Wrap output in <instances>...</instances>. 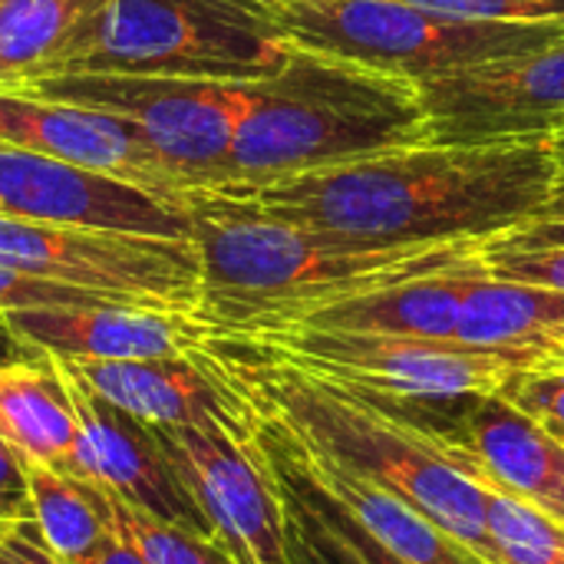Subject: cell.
<instances>
[{
    "mask_svg": "<svg viewBox=\"0 0 564 564\" xmlns=\"http://www.w3.org/2000/svg\"><path fill=\"white\" fill-rule=\"evenodd\" d=\"M0 264L175 314H195L202 297V258L192 238L0 218Z\"/></svg>",
    "mask_w": 564,
    "mask_h": 564,
    "instance_id": "cell-6",
    "label": "cell"
},
{
    "mask_svg": "<svg viewBox=\"0 0 564 564\" xmlns=\"http://www.w3.org/2000/svg\"><path fill=\"white\" fill-rule=\"evenodd\" d=\"M486 274L499 281L535 284L564 294V245H509L502 238H489L482 245Z\"/></svg>",
    "mask_w": 564,
    "mask_h": 564,
    "instance_id": "cell-27",
    "label": "cell"
},
{
    "mask_svg": "<svg viewBox=\"0 0 564 564\" xmlns=\"http://www.w3.org/2000/svg\"><path fill=\"white\" fill-rule=\"evenodd\" d=\"M3 324L53 360H155L192 354L205 324L192 314L135 307V304H73V307H33L0 314Z\"/></svg>",
    "mask_w": 564,
    "mask_h": 564,
    "instance_id": "cell-17",
    "label": "cell"
},
{
    "mask_svg": "<svg viewBox=\"0 0 564 564\" xmlns=\"http://www.w3.org/2000/svg\"><path fill=\"white\" fill-rule=\"evenodd\" d=\"M251 440H254L261 459H264V463H268V466H271V469H274V473H278V476H281V479H284V482H288V486H291V489H294V492H297V496H301V499H304V502H307L334 532H337V539L360 558V564H410L406 558L393 555L387 545H380L370 532H364V529H360L344 509H337L327 496H321L314 486H307V482H304V479H301V476H297V473H294L268 443H261L258 436H251Z\"/></svg>",
    "mask_w": 564,
    "mask_h": 564,
    "instance_id": "cell-26",
    "label": "cell"
},
{
    "mask_svg": "<svg viewBox=\"0 0 564 564\" xmlns=\"http://www.w3.org/2000/svg\"><path fill=\"white\" fill-rule=\"evenodd\" d=\"M430 145L555 139L564 129V36L416 86Z\"/></svg>",
    "mask_w": 564,
    "mask_h": 564,
    "instance_id": "cell-9",
    "label": "cell"
},
{
    "mask_svg": "<svg viewBox=\"0 0 564 564\" xmlns=\"http://www.w3.org/2000/svg\"><path fill=\"white\" fill-rule=\"evenodd\" d=\"M106 297L66 288L46 278H33L10 264H0V314L10 311H33V307H73V304H99ZM119 304V301H116Z\"/></svg>",
    "mask_w": 564,
    "mask_h": 564,
    "instance_id": "cell-30",
    "label": "cell"
},
{
    "mask_svg": "<svg viewBox=\"0 0 564 564\" xmlns=\"http://www.w3.org/2000/svg\"><path fill=\"white\" fill-rule=\"evenodd\" d=\"M0 564H63L36 535L33 522L23 519L17 525L0 529Z\"/></svg>",
    "mask_w": 564,
    "mask_h": 564,
    "instance_id": "cell-33",
    "label": "cell"
},
{
    "mask_svg": "<svg viewBox=\"0 0 564 564\" xmlns=\"http://www.w3.org/2000/svg\"><path fill=\"white\" fill-rule=\"evenodd\" d=\"M0 142L149 192H188L139 126L102 109L59 102L26 89H0Z\"/></svg>",
    "mask_w": 564,
    "mask_h": 564,
    "instance_id": "cell-15",
    "label": "cell"
},
{
    "mask_svg": "<svg viewBox=\"0 0 564 564\" xmlns=\"http://www.w3.org/2000/svg\"><path fill=\"white\" fill-rule=\"evenodd\" d=\"M254 436L268 443L307 486L344 509L364 532L410 564H486L443 532L433 519L416 512L403 496L377 486L373 479L354 473L350 466L311 449L288 426L254 410Z\"/></svg>",
    "mask_w": 564,
    "mask_h": 564,
    "instance_id": "cell-16",
    "label": "cell"
},
{
    "mask_svg": "<svg viewBox=\"0 0 564 564\" xmlns=\"http://www.w3.org/2000/svg\"><path fill=\"white\" fill-rule=\"evenodd\" d=\"M53 364L93 397L145 426H218L245 443L254 433V406L215 367L202 344L182 357Z\"/></svg>",
    "mask_w": 564,
    "mask_h": 564,
    "instance_id": "cell-14",
    "label": "cell"
},
{
    "mask_svg": "<svg viewBox=\"0 0 564 564\" xmlns=\"http://www.w3.org/2000/svg\"><path fill=\"white\" fill-rule=\"evenodd\" d=\"M291 50L274 13L251 0H112L50 76L258 83L281 73Z\"/></svg>",
    "mask_w": 564,
    "mask_h": 564,
    "instance_id": "cell-4",
    "label": "cell"
},
{
    "mask_svg": "<svg viewBox=\"0 0 564 564\" xmlns=\"http://www.w3.org/2000/svg\"><path fill=\"white\" fill-rule=\"evenodd\" d=\"M446 17L489 23H564V0H403Z\"/></svg>",
    "mask_w": 564,
    "mask_h": 564,
    "instance_id": "cell-29",
    "label": "cell"
},
{
    "mask_svg": "<svg viewBox=\"0 0 564 564\" xmlns=\"http://www.w3.org/2000/svg\"><path fill=\"white\" fill-rule=\"evenodd\" d=\"M552 145H555V159H558V188H564V129L552 139Z\"/></svg>",
    "mask_w": 564,
    "mask_h": 564,
    "instance_id": "cell-37",
    "label": "cell"
},
{
    "mask_svg": "<svg viewBox=\"0 0 564 564\" xmlns=\"http://www.w3.org/2000/svg\"><path fill=\"white\" fill-rule=\"evenodd\" d=\"M235 564H288L281 499L254 440L218 426H152ZM254 436V433H251Z\"/></svg>",
    "mask_w": 564,
    "mask_h": 564,
    "instance_id": "cell-10",
    "label": "cell"
},
{
    "mask_svg": "<svg viewBox=\"0 0 564 564\" xmlns=\"http://www.w3.org/2000/svg\"><path fill=\"white\" fill-rule=\"evenodd\" d=\"M212 188L278 221L364 245L489 241L552 202L558 159L552 139L413 145L264 185Z\"/></svg>",
    "mask_w": 564,
    "mask_h": 564,
    "instance_id": "cell-1",
    "label": "cell"
},
{
    "mask_svg": "<svg viewBox=\"0 0 564 564\" xmlns=\"http://www.w3.org/2000/svg\"><path fill=\"white\" fill-rule=\"evenodd\" d=\"M20 466L30 489V522L40 542L63 564H86L96 558L112 539L96 489L40 463Z\"/></svg>",
    "mask_w": 564,
    "mask_h": 564,
    "instance_id": "cell-22",
    "label": "cell"
},
{
    "mask_svg": "<svg viewBox=\"0 0 564 564\" xmlns=\"http://www.w3.org/2000/svg\"><path fill=\"white\" fill-rule=\"evenodd\" d=\"M413 145H430L416 83L294 46L281 73L251 83L221 185H264Z\"/></svg>",
    "mask_w": 564,
    "mask_h": 564,
    "instance_id": "cell-3",
    "label": "cell"
},
{
    "mask_svg": "<svg viewBox=\"0 0 564 564\" xmlns=\"http://www.w3.org/2000/svg\"><path fill=\"white\" fill-rule=\"evenodd\" d=\"M482 489L486 525L499 564H564V522L492 486Z\"/></svg>",
    "mask_w": 564,
    "mask_h": 564,
    "instance_id": "cell-23",
    "label": "cell"
},
{
    "mask_svg": "<svg viewBox=\"0 0 564 564\" xmlns=\"http://www.w3.org/2000/svg\"><path fill=\"white\" fill-rule=\"evenodd\" d=\"M30 519V489L20 459L0 440V529Z\"/></svg>",
    "mask_w": 564,
    "mask_h": 564,
    "instance_id": "cell-31",
    "label": "cell"
},
{
    "mask_svg": "<svg viewBox=\"0 0 564 564\" xmlns=\"http://www.w3.org/2000/svg\"><path fill=\"white\" fill-rule=\"evenodd\" d=\"M79 420L50 357L0 367V440L20 463L66 473Z\"/></svg>",
    "mask_w": 564,
    "mask_h": 564,
    "instance_id": "cell-20",
    "label": "cell"
},
{
    "mask_svg": "<svg viewBox=\"0 0 564 564\" xmlns=\"http://www.w3.org/2000/svg\"><path fill=\"white\" fill-rule=\"evenodd\" d=\"M93 489L99 496V506L106 512L112 535L129 542L149 564H235V558L218 542H208L185 529L155 522L142 512H135L132 506H126L122 499H116L112 492H106L99 486H93Z\"/></svg>",
    "mask_w": 564,
    "mask_h": 564,
    "instance_id": "cell-24",
    "label": "cell"
},
{
    "mask_svg": "<svg viewBox=\"0 0 564 564\" xmlns=\"http://www.w3.org/2000/svg\"><path fill=\"white\" fill-rule=\"evenodd\" d=\"M59 377L69 390V400L79 420V436H76L66 476L112 492L116 499H122L126 506H132L135 512L155 522H165V525H175V529H185L192 535L215 542V532L205 512L198 509L182 476L169 463L162 443L155 440V430L126 416L106 400L93 397L69 373L59 370Z\"/></svg>",
    "mask_w": 564,
    "mask_h": 564,
    "instance_id": "cell-12",
    "label": "cell"
},
{
    "mask_svg": "<svg viewBox=\"0 0 564 564\" xmlns=\"http://www.w3.org/2000/svg\"><path fill=\"white\" fill-rule=\"evenodd\" d=\"M288 364L321 373L334 383L387 397H473L499 393L512 373L509 360L463 347L456 340H420L390 334H350L284 327L254 334Z\"/></svg>",
    "mask_w": 564,
    "mask_h": 564,
    "instance_id": "cell-8",
    "label": "cell"
},
{
    "mask_svg": "<svg viewBox=\"0 0 564 564\" xmlns=\"http://www.w3.org/2000/svg\"><path fill=\"white\" fill-rule=\"evenodd\" d=\"M499 238L509 245H522V248H529V245H564V188L552 195V202L532 221H525V225H519Z\"/></svg>",
    "mask_w": 564,
    "mask_h": 564,
    "instance_id": "cell-32",
    "label": "cell"
},
{
    "mask_svg": "<svg viewBox=\"0 0 564 564\" xmlns=\"http://www.w3.org/2000/svg\"><path fill=\"white\" fill-rule=\"evenodd\" d=\"M456 344L516 370H564V294L479 271L459 304Z\"/></svg>",
    "mask_w": 564,
    "mask_h": 564,
    "instance_id": "cell-18",
    "label": "cell"
},
{
    "mask_svg": "<svg viewBox=\"0 0 564 564\" xmlns=\"http://www.w3.org/2000/svg\"><path fill=\"white\" fill-rule=\"evenodd\" d=\"M479 271H486L482 254L459 268L440 271V274L400 281L393 288H380L370 294H357V297L327 304V307L301 317L291 327L390 334V337H420V340H456L459 304H463L466 284Z\"/></svg>",
    "mask_w": 564,
    "mask_h": 564,
    "instance_id": "cell-19",
    "label": "cell"
},
{
    "mask_svg": "<svg viewBox=\"0 0 564 564\" xmlns=\"http://www.w3.org/2000/svg\"><path fill=\"white\" fill-rule=\"evenodd\" d=\"M274 23L294 46L340 56L416 86L564 36V23L463 20L403 0H314L278 10Z\"/></svg>",
    "mask_w": 564,
    "mask_h": 564,
    "instance_id": "cell-5",
    "label": "cell"
},
{
    "mask_svg": "<svg viewBox=\"0 0 564 564\" xmlns=\"http://www.w3.org/2000/svg\"><path fill=\"white\" fill-rule=\"evenodd\" d=\"M185 202L202 258V297L192 317L208 334L281 330L327 304L459 268L486 245H364L278 221L218 188H188Z\"/></svg>",
    "mask_w": 564,
    "mask_h": 564,
    "instance_id": "cell-2",
    "label": "cell"
},
{
    "mask_svg": "<svg viewBox=\"0 0 564 564\" xmlns=\"http://www.w3.org/2000/svg\"><path fill=\"white\" fill-rule=\"evenodd\" d=\"M426 440L469 482L519 496L564 522V443L506 397H456Z\"/></svg>",
    "mask_w": 564,
    "mask_h": 564,
    "instance_id": "cell-13",
    "label": "cell"
},
{
    "mask_svg": "<svg viewBox=\"0 0 564 564\" xmlns=\"http://www.w3.org/2000/svg\"><path fill=\"white\" fill-rule=\"evenodd\" d=\"M86 564H149L129 542H122L119 535H112L109 542H106V549L96 555V558H89Z\"/></svg>",
    "mask_w": 564,
    "mask_h": 564,
    "instance_id": "cell-35",
    "label": "cell"
},
{
    "mask_svg": "<svg viewBox=\"0 0 564 564\" xmlns=\"http://www.w3.org/2000/svg\"><path fill=\"white\" fill-rule=\"evenodd\" d=\"M258 7H264L268 13H278V10H288V7H301V3H314V0H251Z\"/></svg>",
    "mask_w": 564,
    "mask_h": 564,
    "instance_id": "cell-36",
    "label": "cell"
},
{
    "mask_svg": "<svg viewBox=\"0 0 564 564\" xmlns=\"http://www.w3.org/2000/svg\"><path fill=\"white\" fill-rule=\"evenodd\" d=\"M112 0H0V89L50 76Z\"/></svg>",
    "mask_w": 564,
    "mask_h": 564,
    "instance_id": "cell-21",
    "label": "cell"
},
{
    "mask_svg": "<svg viewBox=\"0 0 564 564\" xmlns=\"http://www.w3.org/2000/svg\"><path fill=\"white\" fill-rule=\"evenodd\" d=\"M33 360H43V354L23 344L0 317V367H17V364H33Z\"/></svg>",
    "mask_w": 564,
    "mask_h": 564,
    "instance_id": "cell-34",
    "label": "cell"
},
{
    "mask_svg": "<svg viewBox=\"0 0 564 564\" xmlns=\"http://www.w3.org/2000/svg\"><path fill=\"white\" fill-rule=\"evenodd\" d=\"M258 449V446H254ZM261 456V453H258ZM268 466V463H264ZM271 482L281 499V516H284V549L288 564H360V558L337 539V532L268 466Z\"/></svg>",
    "mask_w": 564,
    "mask_h": 564,
    "instance_id": "cell-25",
    "label": "cell"
},
{
    "mask_svg": "<svg viewBox=\"0 0 564 564\" xmlns=\"http://www.w3.org/2000/svg\"><path fill=\"white\" fill-rule=\"evenodd\" d=\"M499 397L564 443V370H519L506 380Z\"/></svg>",
    "mask_w": 564,
    "mask_h": 564,
    "instance_id": "cell-28",
    "label": "cell"
},
{
    "mask_svg": "<svg viewBox=\"0 0 564 564\" xmlns=\"http://www.w3.org/2000/svg\"><path fill=\"white\" fill-rule=\"evenodd\" d=\"M23 89L129 119L175 169L185 188H212L225 182L231 142L245 116L251 83L93 73L46 76Z\"/></svg>",
    "mask_w": 564,
    "mask_h": 564,
    "instance_id": "cell-7",
    "label": "cell"
},
{
    "mask_svg": "<svg viewBox=\"0 0 564 564\" xmlns=\"http://www.w3.org/2000/svg\"><path fill=\"white\" fill-rule=\"evenodd\" d=\"M0 218L192 238V212L185 192H149L63 165L50 155L10 142H0Z\"/></svg>",
    "mask_w": 564,
    "mask_h": 564,
    "instance_id": "cell-11",
    "label": "cell"
}]
</instances>
